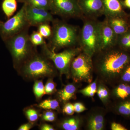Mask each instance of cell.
<instances>
[{"mask_svg":"<svg viewBox=\"0 0 130 130\" xmlns=\"http://www.w3.org/2000/svg\"><path fill=\"white\" fill-rule=\"evenodd\" d=\"M21 3H26L31 6L50 11V0H23Z\"/></svg>","mask_w":130,"mask_h":130,"instance_id":"d6986e66","label":"cell"},{"mask_svg":"<svg viewBox=\"0 0 130 130\" xmlns=\"http://www.w3.org/2000/svg\"><path fill=\"white\" fill-rule=\"evenodd\" d=\"M117 97L120 99H126L130 96V86L125 84H121L116 87L115 91Z\"/></svg>","mask_w":130,"mask_h":130,"instance_id":"ffe728a7","label":"cell"},{"mask_svg":"<svg viewBox=\"0 0 130 130\" xmlns=\"http://www.w3.org/2000/svg\"><path fill=\"white\" fill-rule=\"evenodd\" d=\"M23 1V0H17V1L18 2L21 3Z\"/></svg>","mask_w":130,"mask_h":130,"instance_id":"b9f144b4","label":"cell"},{"mask_svg":"<svg viewBox=\"0 0 130 130\" xmlns=\"http://www.w3.org/2000/svg\"><path fill=\"white\" fill-rule=\"evenodd\" d=\"M121 79L125 83L130 82V64L128 66L122 73Z\"/></svg>","mask_w":130,"mask_h":130,"instance_id":"f1b7e54d","label":"cell"},{"mask_svg":"<svg viewBox=\"0 0 130 130\" xmlns=\"http://www.w3.org/2000/svg\"><path fill=\"white\" fill-rule=\"evenodd\" d=\"M111 129L112 130H127L125 127L121 124L113 122L111 125Z\"/></svg>","mask_w":130,"mask_h":130,"instance_id":"d6a6232c","label":"cell"},{"mask_svg":"<svg viewBox=\"0 0 130 130\" xmlns=\"http://www.w3.org/2000/svg\"><path fill=\"white\" fill-rule=\"evenodd\" d=\"M29 29L21 31L5 41L14 64L25 63L32 55L34 46L31 42Z\"/></svg>","mask_w":130,"mask_h":130,"instance_id":"277c9868","label":"cell"},{"mask_svg":"<svg viewBox=\"0 0 130 130\" xmlns=\"http://www.w3.org/2000/svg\"><path fill=\"white\" fill-rule=\"evenodd\" d=\"M108 96V92L106 88L103 87V100L107 99Z\"/></svg>","mask_w":130,"mask_h":130,"instance_id":"d590c367","label":"cell"},{"mask_svg":"<svg viewBox=\"0 0 130 130\" xmlns=\"http://www.w3.org/2000/svg\"><path fill=\"white\" fill-rule=\"evenodd\" d=\"M63 111L68 115H72L75 112L73 105L70 103L66 104L63 108Z\"/></svg>","mask_w":130,"mask_h":130,"instance_id":"4dcf8cb0","label":"cell"},{"mask_svg":"<svg viewBox=\"0 0 130 130\" xmlns=\"http://www.w3.org/2000/svg\"><path fill=\"white\" fill-rule=\"evenodd\" d=\"M128 15L105 17V19L118 37L127 32L130 29Z\"/></svg>","mask_w":130,"mask_h":130,"instance_id":"4fadbf2b","label":"cell"},{"mask_svg":"<svg viewBox=\"0 0 130 130\" xmlns=\"http://www.w3.org/2000/svg\"><path fill=\"white\" fill-rule=\"evenodd\" d=\"M78 4L84 17L97 19L104 15L103 0H78Z\"/></svg>","mask_w":130,"mask_h":130,"instance_id":"7c38bea8","label":"cell"},{"mask_svg":"<svg viewBox=\"0 0 130 130\" xmlns=\"http://www.w3.org/2000/svg\"><path fill=\"white\" fill-rule=\"evenodd\" d=\"M76 91V87L73 85L70 84L59 91V96L63 101H67L72 98Z\"/></svg>","mask_w":130,"mask_h":130,"instance_id":"e0dca14e","label":"cell"},{"mask_svg":"<svg viewBox=\"0 0 130 130\" xmlns=\"http://www.w3.org/2000/svg\"><path fill=\"white\" fill-rule=\"evenodd\" d=\"M83 24L79 31L78 44L84 53L91 57L99 49V25L97 19L84 17Z\"/></svg>","mask_w":130,"mask_h":130,"instance_id":"3957f363","label":"cell"},{"mask_svg":"<svg viewBox=\"0 0 130 130\" xmlns=\"http://www.w3.org/2000/svg\"><path fill=\"white\" fill-rule=\"evenodd\" d=\"M47 59L46 56L32 55L24 63V72L32 77L51 75L53 72V67Z\"/></svg>","mask_w":130,"mask_h":130,"instance_id":"ba28073f","label":"cell"},{"mask_svg":"<svg viewBox=\"0 0 130 130\" xmlns=\"http://www.w3.org/2000/svg\"><path fill=\"white\" fill-rule=\"evenodd\" d=\"M123 3L124 6L130 8V0H125Z\"/></svg>","mask_w":130,"mask_h":130,"instance_id":"ab89813d","label":"cell"},{"mask_svg":"<svg viewBox=\"0 0 130 130\" xmlns=\"http://www.w3.org/2000/svg\"><path fill=\"white\" fill-rule=\"evenodd\" d=\"M39 106L43 109H55L59 107V103L55 100H46L40 104Z\"/></svg>","mask_w":130,"mask_h":130,"instance_id":"484cf974","label":"cell"},{"mask_svg":"<svg viewBox=\"0 0 130 130\" xmlns=\"http://www.w3.org/2000/svg\"><path fill=\"white\" fill-rule=\"evenodd\" d=\"M50 11L56 15L66 19L78 18L82 19L78 0H50Z\"/></svg>","mask_w":130,"mask_h":130,"instance_id":"9c48e42d","label":"cell"},{"mask_svg":"<svg viewBox=\"0 0 130 130\" xmlns=\"http://www.w3.org/2000/svg\"><path fill=\"white\" fill-rule=\"evenodd\" d=\"M80 124L79 119L72 118L64 121L62 124V126L66 130H76L79 129Z\"/></svg>","mask_w":130,"mask_h":130,"instance_id":"44dd1931","label":"cell"},{"mask_svg":"<svg viewBox=\"0 0 130 130\" xmlns=\"http://www.w3.org/2000/svg\"><path fill=\"white\" fill-rule=\"evenodd\" d=\"M117 46L123 50L130 53V29L118 37Z\"/></svg>","mask_w":130,"mask_h":130,"instance_id":"ac0fdd59","label":"cell"},{"mask_svg":"<svg viewBox=\"0 0 130 130\" xmlns=\"http://www.w3.org/2000/svg\"><path fill=\"white\" fill-rule=\"evenodd\" d=\"M31 128V125L29 124H26L23 125L19 128V130H29Z\"/></svg>","mask_w":130,"mask_h":130,"instance_id":"836d02e7","label":"cell"},{"mask_svg":"<svg viewBox=\"0 0 130 130\" xmlns=\"http://www.w3.org/2000/svg\"><path fill=\"white\" fill-rule=\"evenodd\" d=\"M26 5V18L30 26L38 27L44 23H50L54 21L53 14L48 10Z\"/></svg>","mask_w":130,"mask_h":130,"instance_id":"8fae6325","label":"cell"},{"mask_svg":"<svg viewBox=\"0 0 130 130\" xmlns=\"http://www.w3.org/2000/svg\"><path fill=\"white\" fill-rule=\"evenodd\" d=\"M45 56L53 62L62 73L67 72L73 60L82 51L80 47L68 48L60 53L50 49L46 43L42 45Z\"/></svg>","mask_w":130,"mask_h":130,"instance_id":"8992f818","label":"cell"},{"mask_svg":"<svg viewBox=\"0 0 130 130\" xmlns=\"http://www.w3.org/2000/svg\"><path fill=\"white\" fill-rule=\"evenodd\" d=\"M26 114L29 120L31 122L36 121L38 118V114L35 109H28L26 112Z\"/></svg>","mask_w":130,"mask_h":130,"instance_id":"83f0119b","label":"cell"},{"mask_svg":"<svg viewBox=\"0 0 130 130\" xmlns=\"http://www.w3.org/2000/svg\"><path fill=\"white\" fill-rule=\"evenodd\" d=\"M92 59L82 51L73 59L70 67L75 81H91L93 67Z\"/></svg>","mask_w":130,"mask_h":130,"instance_id":"52a82bcc","label":"cell"},{"mask_svg":"<svg viewBox=\"0 0 130 130\" xmlns=\"http://www.w3.org/2000/svg\"><path fill=\"white\" fill-rule=\"evenodd\" d=\"M34 91L35 95L38 98H40L46 94L44 86L41 81H37L35 83L34 86Z\"/></svg>","mask_w":130,"mask_h":130,"instance_id":"4316f807","label":"cell"},{"mask_svg":"<svg viewBox=\"0 0 130 130\" xmlns=\"http://www.w3.org/2000/svg\"><path fill=\"white\" fill-rule=\"evenodd\" d=\"M103 1L105 17L126 16L128 14L125 11L124 3L121 0H103Z\"/></svg>","mask_w":130,"mask_h":130,"instance_id":"5bb4252c","label":"cell"},{"mask_svg":"<svg viewBox=\"0 0 130 130\" xmlns=\"http://www.w3.org/2000/svg\"><path fill=\"white\" fill-rule=\"evenodd\" d=\"M73 106L74 111L77 113L82 112L86 109V107L81 103H76L73 105Z\"/></svg>","mask_w":130,"mask_h":130,"instance_id":"1f68e13d","label":"cell"},{"mask_svg":"<svg viewBox=\"0 0 130 130\" xmlns=\"http://www.w3.org/2000/svg\"><path fill=\"white\" fill-rule=\"evenodd\" d=\"M117 108L119 113L124 116H130V100L121 102Z\"/></svg>","mask_w":130,"mask_h":130,"instance_id":"cb8c5ba5","label":"cell"},{"mask_svg":"<svg viewBox=\"0 0 130 130\" xmlns=\"http://www.w3.org/2000/svg\"><path fill=\"white\" fill-rule=\"evenodd\" d=\"M55 89V84L52 81H49L44 86L45 93L47 94H50L53 93Z\"/></svg>","mask_w":130,"mask_h":130,"instance_id":"f546056e","label":"cell"},{"mask_svg":"<svg viewBox=\"0 0 130 130\" xmlns=\"http://www.w3.org/2000/svg\"><path fill=\"white\" fill-rule=\"evenodd\" d=\"M97 91V85L96 82H94L80 90V92L84 95L89 97H93Z\"/></svg>","mask_w":130,"mask_h":130,"instance_id":"d4e9b609","label":"cell"},{"mask_svg":"<svg viewBox=\"0 0 130 130\" xmlns=\"http://www.w3.org/2000/svg\"><path fill=\"white\" fill-rule=\"evenodd\" d=\"M41 130H54V128L51 126L49 125L45 124L43 125L41 127Z\"/></svg>","mask_w":130,"mask_h":130,"instance_id":"e575fe53","label":"cell"},{"mask_svg":"<svg viewBox=\"0 0 130 130\" xmlns=\"http://www.w3.org/2000/svg\"><path fill=\"white\" fill-rule=\"evenodd\" d=\"M127 18H128V23H129L130 28V14H128V17H127Z\"/></svg>","mask_w":130,"mask_h":130,"instance_id":"60d3db41","label":"cell"},{"mask_svg":"<svg viewBox=\"0 0 130 130\" xmlns=\"http://www.w3.org/2000/svg\"><path fill=\"white\" fill-rule=\"evenodd\" d=\"M54 115H55V114L53 112H47L44 114L43 118H46V117H49V116H54Z\"/></svg>","mask_w":130,"mask_h":130,"instance_id":"f35d334b","label":"cell"},{"mask_svg":"<svg viewBox=\"0 0 130 130\" xmlns=\"http://www.w3.org/2000/svg\"><path fill=\"white\" fill-rule=\"evenodd\" d=\"M55 115L54 116H49V117H46V118H43V120L46 121H53L55 120Z\"/></svg>","mask_w":130,"mask_h":130,"instance_id":"74e56055","label":"cell"},{"mask_svg":"<svg viewBox=\"0 0 130 130\" xmlns=\"http://www.w3.org/2000/svg\"><path fill=\"white\" fill-rule=\"evenodd\" d=\"M38 31L44 38H47L50 37L52 33V28L50 24H42L37 27Z\"/></svg>","mask_w":130,"mask_h":130,"instance_id":"603a6c76","label":"cell"},{"mask_svg":"<svg viewBox=\"0 0 130 130\" xmlns=\"http://www.w3.org/2000/svg\"><path fill=\"white\" fill-rule=\"evenodd\" d=\"M103 87L100 86L97 90L98 95L101 100H103Z\"/></svg>","mask_w":130,"mask_h":130,"instance_id":"8d00e7d4","label":"cell"},{"mask_svg":"<svg viewBox=\"0 0 130 130\" xmlns=\"http://www.w3.org/2000/svg\"><path fill=\"white\" fill-rule=\"evenodd\" d=\"M17 2V0H3V1L2 8L7 18H10L16 11Z\"/></svg>","mask_w":130,"mask_h":130,"instance_id":"2e32d148","label":"cell"},{"mask_svg":"<svg viewBox=\"0 0 130 130\" xmlns=\"http://www.w3.org/2000/svg\"><path fill=\"white\" fill-rule=\"evenodd\" d=\"M118 39V36L105 19L103 21H100L98 52L115 46L117 45Z\"/></svg>","mask_w":130,"mask_h":130,"instance_id":"30bf717a","label":"cell"},{"mask_svg":"<svg viewBox=\"0 0 130 130\" xmlns=\"http://www.w3.org/2000/svg\"><path fill=\"white\" fill-rule=\"evenodd\" d=\"M52 23V33L47 44L50 49L55 51L75 47L78 44L79 27L58 19H54Z\"/></svg>","mask_w":130,"mask_h":130,"instance_id":"7a4b0ae2","label":"cell"},{"mask_svg":"<svg viewBox=\"0 0 130 130\" xmlns=\"http://www.w3.org/2000/svg\"><path fill=\"white\" fill-rule=\"evenodd\" d=\"M96 54L98 55L95 66L107 79L118 76L130 64V52L123 50L117 45Z\"/></svg>","mask_w":130,"mask_h":130,"instance_id":"6da1fadb","label":"cell"},{"mask_svg":"<svg viewBox=\"0 0 130 130\" xmlns=\"http://www.w3.org/2000/svg\"><path fill=\"white\" fill-rule=\"evenodd\" d=\"M44 38L38 31H34L30 35V39L31 43L34 46H42L46 43Z\"/></svg>","mask_w":130,"mask_h":130,"instance_id":"7402d4cb","label":"cell"},{"mask_svg":"<svg viewBox=\"0 0 130 130\" xmlns=\"http://www.w3.org/2000/svg\"><path fill=\"white\" fill-rule=\"evenodd\" d=\"M30 27L26 18V5L23 3L14 16L5 22L0 21V36L5 42Z\"/></svg>","mask_w":130,"mask_h":130,"instance_id":"5b68a950","label":"cell"},{"mask_svg":"<svg viewBox=\"0 0 130 130\" xmlns=\"http://www.w3.org/2000/svg\"><path fill=\"white\" fill-rule=\"evenodd\" d=\"M105 118L102 115H95L89 120L88 127L90 130H102L104 128Z\"/></svg>","mask_w":130,"mask_h":130,"instance_id":"9a60e30c","label":"cell"}]
</instances>
